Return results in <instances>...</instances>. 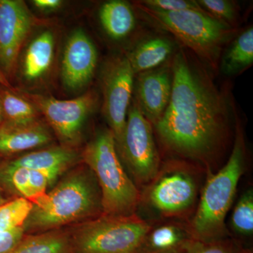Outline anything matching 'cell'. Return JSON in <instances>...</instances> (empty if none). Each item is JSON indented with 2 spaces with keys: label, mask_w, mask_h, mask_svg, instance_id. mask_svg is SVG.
<instances>
[{
  "label": "cell",
  "mask_w": 253,
  "mask_h": 253,
  "mask_svg": "<svg viewBox=\"0 0 253 253\" xmlns=\"http://www.w3.org/2000/svg\"><path fill=\"white\" fill-rule=\"evenodd\" d=\"M171 66L170 99L154 126L161 143L171 152L206 162L224 144L229 106L206 68L185 50L174 55Z\"/></svg>",
  "instance_id": "6da1fadb"
},
{
  "label": "cell",
  "mask_w": 253,
  "mask_h": 253,
  "mask_svg": "<svg viewBox=\"0 0 253 253\" xmlns=\"http://www.w3.org/2000/svg\"><path fill=\"white\" fill-rule=\"evenodd\" d=\"M102 213L101 193L96 178L89 168H83L69 173L33 204L23 228L26 234L57 230Z\"/></svg>",
  "instance_id": "7a4b0ae2"
},
{
  "label": "cell",
  "mask_w": 253,
  "mask_h": 253,
  "mask_svg": "<svg viewBox=\"0 0 253 253\" xmlns=\"http://www.w3.org/2000/svg\"><path fill=\"white\" fill-rule=\"evenodd\" d=\"M81 157L97 181L102 214L131 215L136 213L141 194L120 161L112 131H99L86 145Z\"/></svg>",
  "instance_id": "3957f363"
},
{
  "label": "cell",
  "mask_w": 253,
  "mask_h": 253,
  "mask_svg": "<svg viewBox=\"0 0 253 253\" xmlns=\"http://www.w3.org/2000/svg\"><path fill=\"white\" fill-rule=\"evenodd\" d=\"M136 8L143 18L173 35L203 62L215 69L222 48L236 33V28L205 11H163L139 1Z\"/></svg>",
  "instance_id": "277c9868"
},
{
  "label": "cell",
  "mask_w": 253,
  "mask_h": 253,
  "mask_svg": "<svg viewBox=\"0 0 253 253\" xmlns=\"http://www.w3.org/2000/svg\"><path fill=\"white\" fill-rule=\"evenodd\" d=\"M229 160L216 174H210L201 191L197 209L189 225L194 239L213 241L228 237L225 219L245 167L244 137L239 124Z\"/></svg>",
  "instance_id": "5b68a950"
},
{
  "label": "cell",
  "mask_w": 253,
  "mask_h": 253,
  "mask_svg": "<svg viewBox=\"0 0 253 253\" xmlns=\"http://www.w3.org/2000/svg\"><path fill=\"white\" fill-rule=\"evenodd\" d=\"M150 226L136 213L100 214L69 231L73 253H139Z\"/></svg>",
  "instance_id": "8992f818"
},
{
  "label": "cell",
  "mask_w": 253,
  "mask_h": 253,
  "mask_svg": "<svg viewBox=\"0 0 253 253\" xmlns=\"http://www.w3.org/2000/svg\"><path fill=\"white\" fill-rule=\"evenodd\" d=\"M186 163L172 161L166 163L147 184L141 201L165 219L185 214L197 199V179Z\"/></svg>",
  "instance_id": "52a82bcc"
},
{
  "label": "cell",
  "mask_w": 253,
  "mask_h": 253,
  "mask_svg": "<svg viewBox=\"0 0 253 253\" xmlns=\"http://www.w3.org/2000/svg\"><path fill=\"white\" fill-rule=\"evenodd\" d=\"M152 126L134 100L128 109L122 141L117 149L136 182L142 185L149 184L161 168Z\"/></svg>",
  "instance_id": "ba28073f"
},
{
  "label": "cell",
  "mask_w": 253,
  "mask_h": 253,
  "mask_svg": "<svg viewBox=\"0 0 253 253\" xmlns=\"http://www.w3.org/2000/svg\"><path fill=\"white\" fill-rule=\"evenodd\" d=\"M134 77L135 73L126 56H116L109 60L101 73L102 111L117 147L124 134Z\"/></svg>",
  "instance_id": "9c48e42d"
},
{
  "label": "cell",
  "mask_w": 253,
  "mask_h": 253,
  "mask_svg": "<svg viewBox=\"0 0 253 253\" xmlns=\"http://www.w3.org/2000/svg\"><path fill=\"white\" fill-rule=\"evenodd\" d=\"M25 95L42 113L63 145L73 148L81 141L83 126L97 101L92 91L69 100L41 94Z\"/></svg>",
  "instance_id": "30bf717a"
},
{
  "label": "cell",
  "mask_w": 253,
  "mask_h": 253,
  "mask_svg": "<svg viewBox=\"0 0 253 253\" xmlns=\"http://www.w3.org/2000/svg\"><path fill=\"white\" fill-rule=\"evenodd\" d=\"M38 20L21 0H0V68L9 80L23 44Z\"/></svg>",
  "instance_id": "8fae6325"
},
{
  "label": "cell",
  "mask_w": 253,
  "mask_h": 253,
  "mask_svg": "<svg viewBox=\"0 0 253 253\" xmlns=\"http://www.w3.org/2000/svg\"><path fill=\"white\" fill-rule=\"evenodd\" d=\"M135 101L146 119L154 126L167 108L172 86L171 65L137 73L134 77Z\"/></svg>",
  "instance_id": "7c38bea8"
},
{
  "label": "cell",
  "mask_w": 253,
  "mask_h": 253,
  "mask_svg": "<svg viewBox=\"0 0 253 253\" xmlns=\"http://www.w3.org/2000/svg\"><path fill=\"white\" fill-rule=\"evenodd\" d=\"M97 51L94 43L83 30L73 32L68 38L62 60L63 84L70 90L86 86L94 76Z\"/></svg>",
  "instance_id": "4fadbf2b"
},
{
  "label": "cell",
  "mask_w": 253,
  "mask_h": 253,
  "mask_svg": "<svg viewBox=\"0 0 253 253\" xmlns=\"http://www.w3.org/2000/svg\"><path fill=\"white\" fill-rule=\"evenodd\" d=\"M194 239L190 225L173 219L151 224L139 253H181Z\"/></svg>",
  "instance_id": "5bb4252c"
},
{
  "label": "cell",
  "mask_w": 253,
  "mask_h": 253,
  "mask_svg": "<svg viewBox=\"0 0 253 253\" xmlns=\"http://www.w3.org/2000/svg\"><path fill=\"white\" fill-rule=\"evenodd\" d=\"M51 140L49 129L39 121L26 125L3 122L0 126V156L41 147Z\"/></svg>",
  "instance_id": "9a60e30c"
},
{
  "label": "cell",
  "mask_w": 253,
  "mask_h": 253,
  "mask_svg": "<svg viewBox=\"0 0 253 253\" xmlns=\"http://www.w3.org/2000/svg\"><path fill=\"white\" fill-rule=\"evenodd\" d=\"M54 36L44 31L31 41L21 60V74L29 82L41 79L49 71L54 60Z\"/></svg>",
  "instance_id": "2e32d148"
},
{
  "label": "cell",
  "mask_w": 253,
  "mask_h": 253,
  "mask_svg": "<svg viewBox=\"0 0 253 253\" xmlns=\"http://www.w3.org/2000/svg\"><path fill=\"white\" fill-rule=\"evenodd\" d=\"M79 156L70 146H54L50 149L33 151L7 162L11 166L36 170L56 171L63 173L73 166Z\"/></svg>",
  "instance_id": "e0dca14e"
},
{
  "label": "cell",
  "mask_w": 253,
  "mask_h": 253,
  "mask_svg": "<svg viewBox=\"0 0 253 253\" xmlns=\"http://www.w3.org/2000/svg\"><path fill=\"white\" fill-rule=\"evenodd\" d=\"M174 49L170 40L155 36L141 41L126 56L136 75L162 66Z\"/></svg>",
  "instance_id": "ac0fdd59"
},
{
  "label": "cell",
  "mask_w": 253,
  "mask_h": 253,
  "mask_svg": "<svg viewBox=\"0 0 253 253\" xmlns=\"http://www.w3.org/2000/svg\"><path fill=\"white\" fill-rule=\"evenodd\" d=\"M99 19L106 34L115 41L126 38L135 27L134 11L130 5L121 0L104 3L100 9Z\"/></svg>",
  "instance_id": "d6986e66"
},
{
  "label": "cell",
  "mask_w": 253,
  "mask_h": 253,
  "mask_svg": "<svg viewBox=\"0 0 253 253\" xmlns=\"http://www.w3.org/2000/svg\"><path fill=\"white\" fill-rule=\"evenodd\" d=\"M11 253H73L71 236L61 229L26 234Z\"/></svg>",
  "instance_id": "ffe728a7"
},
{
  "label": "cell",
  "mask_w": 253,
  "mask_h": 253,
  "mask_svg": "<svg viewBox=\"0 0 253 253\" xmlns=\"http://www.w3.org/2000/svg\"><path fill=\"white\" fill-rule=\"evenodd\" d=\"M0 101L4 113V122L26 125L38 121V111L36 106L18 94L16 89L0 85Z\"/></svg>",
  "instance_id": "44dd1931"
},
{
  "label": "cell",
  "mask_w": 253,
  "mask_h": 253,
  "mask_svg": "<svg viewBox=\"0 0 253 253\" xmlns=\"http://www.w3.org/2000/svg\"><path fill=\"white\" fill-rule=\"evenodd\" d=\"M253 62V28L251 26L236 38L223 58L221 69L225 74H235L251 66Z\"/></svg>",
  "instance_id": "7402d4cb"
},
{
  "label": "cell",
  "mask_w": 253,
  "mask_h": 253,
  "mask_svg": "<svg viewBox=\"0 0 253 253\" xmlns=\"http://www.w3.org/2000/svg\"><path fill=\"white\" fill-rule=\"evenodd\" d=\"M33 204L22 197L6 201L0 206V231H11L23 228Z\"/></svg>",
  "instance_id": "603a6c76"
},
{
  "label": "cell",
  "mask_w": 253,
  "mask_h": 253,
  "mask_svg": "<svg viewBox=\"0 0 253 253\" xmlns=\"http://www.w3.org/2000/svg\"><path fill=\"white\" fill-rule=\"evenodd\" d=\"M231 226L236 234L251 236L253 234V191L248 190L241 196L231 217Z\"/></svg>",
  "instance_id": "cb8c5ba5"
},
{
  "label": "cell",
  "mask_w": 253,
  "mask_h": 253,
  "mask_svg": "<svg viewBox=\"0 0 253 253\" xmlns=\"http://www.w3.org/2000/svg\"><path fill=\"white\" fill-rule=\"evenodd\" d=\"M181 253H253L239 241L226 237L213 241L193 239Z\"/></svg>",
  "instance_id": "d4e9b609"
},
{
  "label": "cell",
  "mask_w": 253,
  "mask_h": 253,
  "mask_svg": "<svg viewBox=\"0 0 253 253\" xmlns=\"http://www.w3.org/2000/svg\"><path fill=\"white\" fill-rule=\"evenodd\" d=\"M197 2L204 11L212 17L235 28L239 14L234 1L228 0H199Z\"/></svg>",
  "instance_id": "484cf974"
},
{
  "label": "cell",
  "mask_w": 253,
  "mask_h": 253,
  "mask_svg": "<svg viewBox=\"0 0 253 253\" xmlns=\"http://www.w3.org/2000/svg\"><path fill=\"white\" fill-rule=\"evenodd\" d=\"M139 2L151 9L163 11H204L198 4L197 1L194 0H143L139 1Z\"/></svg>",
  "instance_id": "4316f807"
},
{
  "label": "cell",
  "mask_w": 253,
  "mask_h": 253,
  "mask_svg": "<svg viewBox=\"0 0 253 253\" xmlns=\"http://www.w3.org/2000/svg\"><path fill=\"white\" fill-rule=\"evenodd\" d=\"M26 235L24 228L0 231V253H11Z\"/></svg>",
  "instance_id": "83f0119b"
},
{
  "label": "cell",
  "mask_w": 253,
  "mask_h": 253,
  "mask_svg": "<svg viewBox=\"0 0 253 253\" xmlns=\"http://www.w3.org/2000/svg\"><path fill=\"white\" fill-rule=\"evenodd\" d=\"M32 4L42 12H51L61 7L63 1L61 0H33Z\"/></svg>",
  "instance_id": "f1b7e54d"
},
{
  "label": "cell",
  "mask_w": 253,
  "mask_h": 253,
  "mask_svg": "<svg viewBox=\"0 0 253 253\" xmlns=\"http://www.w3.org/2000/svg\"><path fill=\"white\" fill-rule=\"evenodd\" d=\"M0 85L4 86L5 87L9 88V89H15L1 68H0Z\"/></svg>",
  "instance_id": "f546056e"
},
{
  "label": "cell",
  "mask_w": 253,
  "mask_h": 253,
  "mask_svg": "<svg viewBox=\"0 0 253 253\" xmlns=\"http://www.w3.org/2000/svg\"><path fill=\"white\" fill-rule=\"evenodd\" d=\"M3 191H3V189L0 187V206H1V204H4V203L6 201V200L5 199Z\"/></svg>",
  "instance_id": "4dcf8cb0"
},
{
  "label": "cell",
  "mask_w": 253,
  "mask_h": 253,
  "mask_svg": "<svg viewBox=\"0 0 253 253\" xmlns=\"http://www.w3.org/2000/svg\"><path fill=\"white\" fill-rule=\"evenodd\" d=\"M4 113H3L2 106L0 101V126L4 122Z\"/></svg>",
  "instance_id": "1f68e13d"
}]
</instances>
